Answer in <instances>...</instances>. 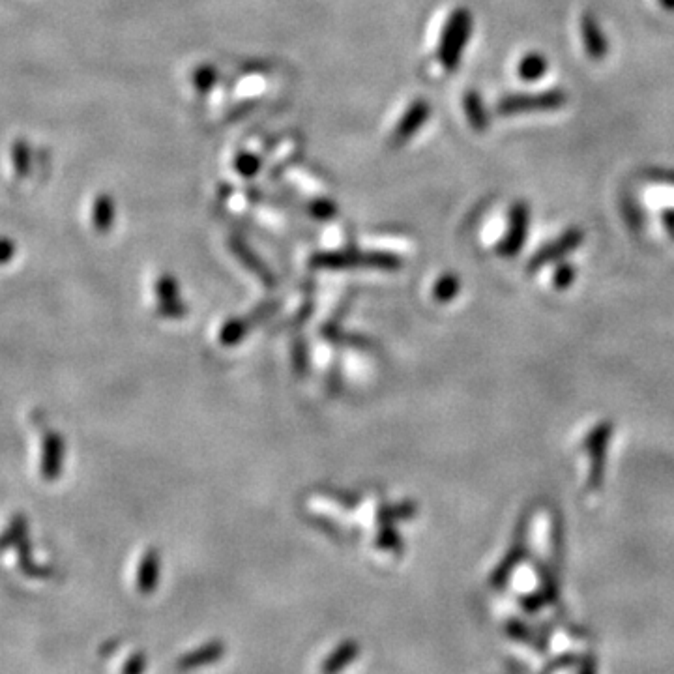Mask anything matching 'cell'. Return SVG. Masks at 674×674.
I'll return each mask as SVG.
<instances>
[{
  "instance_id": "obj_1",
  "label": "cell",
  "mask_w": 674,
  "mask_h": 674,
  "mask_svg": "<svg viewBox=\"0 0 674 674\" xmlns=\"http://www.w3.org/2000/svg\"><path fill=\"white\" fill-rule=\"evenodd\" d=\"M472 27H474V21L467 8H457L448 17L439 45V60L444 70L454 72L461 64L463 51L467 49L470 36H472Z\"/></svg>"
},
{
  "instance_id": "obj_2",
  "label": "cell",
  "mask_w": 674,
  "mask_h": 674,
  "mask_svg": "<svg viewBox=\"0 0 674 674\" xmlns=\"http://www.w3.org/2000/svg\"><path fill=\"white\" fill-rule=\"evenodd\" d=\"M568 94L562 88H551L540 94H510L497 103V113L504 117L523 113H547L566 107Z\"/></svg>"
},
{
  "instance_id": "obj_3",
  "label": "cell",
  "mask_w": 674,
  "mask_h": 674,
  "mask_svg": "<svg viewBox=\"0 0 674 674\" xmlns=\"http://www.w3.org/2000/svg\"><path fill=\"white\" fill-rule=\"evenodd\" d=\"M613 435V424L603 422L596 425L585 440L588 457H590V472H588V491H598L603 484V472H605V459H607V444Z\"/></svg>"
},
{
  "instance_id": "obj_4",
  "label": "cell",
  "mask_w": 674,
  "mask_h": 674,
  "mask_svg": "<svg viewBox=\"0 0 674 674\" xmlns=\"http://www.w3.org/2000/svg\"><path fill=\"white\" fill-rule=\"evenodd\" d=\"M583 240H585V235H583L581 229H577V227L568 229L566 233H562V235L558 236L557 240L545 244L542 250L536 251V253L532 255V259L528 261V272L534 274V272H538L543 266L557 263L560 259H564V257L570 255L573 250H577V248L583 244Z\"/></svg>"
},
{
  "instance_id": "obj_5",
  "label": "cell",
  "mask_w": 674,
  "mask_h": 674,
  "mask_svg": "<svg viewBox=\"0 0 674 674\" xmlns=\"http://www.w3.org/2000/svg\"><path fill=\"white\" fill-rule=\"evenodd\" d=\"M528 225H530V208L527 203H515L510 208L508 231L500 242L499 253L502 257H515L523 250L527 242Z\"/></svg>"
},
{
  "instance_id": "obj_6",
  "label": "cell",
  "mask_w": 674,
  "mask_h": 674,
  "mask_svg": "<svg viewBox=\"0 0 674 674\" xmlns=\"http://www.w3.org/2000/svg\"><path fill=\"white\" fill-rule=\"evenodd\" d=\"M527 534H528V515H525L519 525H517V530H515V538H513L512 549L506 553L504 560L500 562L497 566V570L491 575V581L489 585L493 588L506 587L510 575H512L513 570L521 564V560L527 555Z\"/></svg>"
},
{
  "instance_id": "obj_7",
  "label": "cell",
  "mask_w": 674,
  "mask_h": 674,
  "mask_svg": "<svg viewBox=\"0 0 674 674\" xmlns=\"http://www.w3.org/2000/svg\"><path fill=\"white\" fill-rule=\"evenodd\" d=\"M66 459V442L59 431H47L42 439L40 474L45 482H55L62 476Z\"/></svg>"
},
{
  "instance_id": "obj_8",
  "label": "cell",
  "mask_w": 674,
  "mask_h": 674,
  "mask_svg": "<svg viewBox=\"0 0 674 674\" xmlns=\"http://www.w3.org/2000/svg\"><path fill=\"white\" fill-rule=\"evenodd\" d=\"M431 117V103L420 98L411 103L407 113L401 117L394 132V147L409 143L416 133L420 132Z\"/></svg>"
},
{
  "instance_id": "obj_9",
  "label": "cell",
  "mask_w": 674,
  "mask_h": 674,
  "mask_svg": "<svg viewBox=\"0 0 674 674\" xmlns=\"http://www.w3.org/2000/svg\"><path fill=\"white\" fill-rule=\"evenodd\" d=\"M581 36H583L585 49H587V55L590 59L600 62L607 57L609 42H607L603 30H601L598 19L590 12L583 14V17H581Z\"/></svg>"
},
{
  "instance_id": "obj_10",
  "label": "cell",
  "mask_w": 674,
  "mask_h": 674,
  "mask_svg": "<svg viewBox=\"0 0 674 674\" xmlns=\"http://www.w3.org/2000/svg\"><path fill=\"white\" fill-rule=\"evenodd\" d=\"M156 294H158V300H160V313H162L163 317H173V319L184 317L186 308L178 300V285H176L173 276L165 274V276L158 279Z\"/></svg>"
},
{
  "instance_id": "obj_11",
  "label": "cell",
  "mask_w": 674,
  "mask_h": 674,
  "mask_svg": "<svg viewBox=\"0 0 674 674\" xmlns=\"http://www.w3.org/2000/svg\"><path fill=\"white\" fill-rule=\"evenodd\" d=\"M311 264L315 268L324 270H343L352 266H364V253L362 251H332V253H317Z\"/></svg>"
},
{
  "instance_id": "obj_12",
  "label": "cell",
  "mask_w": 674,
  "mask_h": 674,
  "mask_svg": "<svg viewBox=\"0 0 674 674\" xmlns=\"http://www.w3.org/2000/svg\"><path fill=\"white\" fill-rule=\"evenodd\" d=\"M160 579V555L156 549H150L139 564L137 572V588L141 594H152L158 587Z\"/></svg>"
},
{
  "instance_id": "obj_13",
  "label": "cell",
  "mask_w": 674,
  "mask_h": 674,
  "mask_svg": "<svg viewBox=\"0 0 674 674\" xmlns=\"http://www.w3.org/2000/svg\"><path fill=\"white\" fill-rule=\"evenodd\" d=\"M15 549H17V564H19V570L23 575H27L30 579H45V577L53 575L51 566L38 564L32 557V542L29 538H25Z\"/></svg>"
},
{
  "instance_id": "obj_14",
  "label": "cell",
  "mask_w": 674,
  "mask_h": 674,
  "mask_svg": "<svg viewBox=\"0 0 674 674\" xmlns=\"http://www.w3.org/2000/svg\"><path fill=\"white\" fill-rule=\"evenodd\" d=\"M465 115L469 118V124L476 132H485L489 128V113L485 109L484 98L478 90H469L463 96Z\"/></svg>"
},
{
  "instance_id": "obj_15",
  "label": "cell",
  "mask_w": 674,
  "mask_h": 674,
  "mask_svg": "<svg viewBox=\"0 0 674 674\" xmlns=\"http://www.w3.org/2000/svg\"><path fill=\"white\" fill-rule=\"evenodd\" d=\"M29 538V519L23 513H15L8 527L0 534V553H6Z\"/></svg>"
},
{
  "instance_id": "obj_16",
  "label": "cell",
  "mask_w": 674,
  "mask_h": 674,
  "mask_svg": "<svg viewBox=\"0 0 674 674\" xmlns=\"http://www.w3.org/2000/svg\"><path fill=\"white\" fill-rule=\"evenodd\" d=\"M223 654H225V646L221 643H210V645L197 648V650L190 652L188 656H184L182 660L178 661V669L188 671V669H195V667H203V665L220 660Z\"/></svg>"
},
{
  "instance_id": "obj_17",
  "label": "cell",
  "mask_w": 674,
  "mask_h": 674,
  "mask_svg": "<svg viewBox=\"0 0 674 674\" xmlns=\"http://www.w3.org/2000/svg\"><path fill=\"white\" fill-rule=\"evenodd\" d=\"M231 248L235 251L236 257H238L242 263L246 264L251 272H255L259 278L263 279L268 287L274 285V278H272L270 270H266V266L259 261V257H257V255H255L242 240L233 238V240H231Z\"/></svg>"
},
{
  "instance_id": "obj_18",
  "label": "cell",
  "mask_w": 674,
  "mask_h": 674,
  "mask_svg": "<svg viewBox=\"0 0 674 674\" xmlns=\"http://www.w3.org/2000/svg\"><path fill=\"white\" fill-rule=\"evenodd\" d=\"M358 652H360V646L356 645L354 641H345L330 654V658L324 661L321 669L324 673H337V671L345 669L347 665H351L352 660L358 656Z\"/></svg>"
},
{
  "instance_id": "obj_19",
  "label": "cell",
  "mask_w": 674,
  "mask_h": 674,
  "mask_svg": "<svg viewBox=\"0 0 674 674\" xmlns=\"http://www.w3.org/2000/svg\"><path fill=\"white\" fill-rule=\"evenodd\" d=\"M547 70H549V62L542 53H528L517 66V74L527 83L540 81L543 75L547 74Z\"/></svg>"
},
{
  "instance_id": "obj_20",
  "label": "cell",
  "mask_w": 674,
  "mask_h": 674,
  "mask_svg": "<svg viewBox=\"0 0 674 674\" xmlns=\"http://www.w3.org/2000/svg\"><path fill=\"white\" fill-rule=\"evenodd\" d=\"M250 332V324L244 319H231L229 323L223 324L220 332V341L227 347H233L238 341H242L246 334Z\"/></svg>"
},
{
  "instance_id": "obj_21",
  "label": "cell",
  "mask_w": 674,
  "mask_h": 674,
  "mask_svg": "<svg viewBox=\"0 0 674 674\" xmlns=\"http://www.w3.org/2000/svg\"><path fill=\"white\" fill-rule=\"evenodd\" d=\"M461 289V281L455 276V274H446L437 281L435 289H433V296L435 300L440 302V304H446V302H452L457 293Z\"/></svg>"
},
{
  "instance_id": "obj_22",
  "label": "cell",
  "mask_w": 674,
  "mask_h": 674,
  "mask_svg": "<svg viewBox=\"0 0 674 674\" xmlns=\"http://www.w3.org/2000/svg\"><path fill=\"white\" fill-rule=\"evenodd\" d=\"M401 259L394 253L386 251H369L364 253V266L369 268H379V270H397L401 268Z\"/></svg>"
},
{
  "instance_id": "obj_23",
  "label": "cell",
  "mask_w": 674,
  "mask_h": 674,
  "mask_svg": "<svg viewBox=\"0 0 674 674\" xmlns=\"http://www.w3.org/2000/svg\"><path fill=\"white\" fill-rule=\"evenodd\" d=\"M414 513H416V506L412 502H401L396 506L382 508L379 512V521L382 525H394L399 519H411Z\"/></svg>"
},
{
  "instance_id": "obj_24",
  "label": "cell",
  "mask_w": 674,
  "mask_h": 674,
  "mask_svg": "<svg viewBox=\"0 0 674 674\" xmlns=\"http://www.w3.org/2000/svg\"><path fill=\"white\" fill-rule=\"evenodd\" d=\"M218 79H220L218 70L210 64H203L193 72V85L199 92H210L214 85L218 83Z\"/></svg>"
},
{
  "instance_id": "obj_25",
  "label": "cell",
  "mask_w": 674,
  "mask_h": 674,
  "mask_svg": "<svg viewBox=\"0 0 674 674\" xmlns=\"http://www.w3.org/2000/svg\"><path fill=\"white\" fill-rule=\"evenodd\" d=\"M113 210H115V208H113V203H111L109 197H102V199L98 201V205H96V214H94V221H96V227H98L100 231H109V229H111V225H113V216H115Z\"/></svg>"
},
{
  "instance_id": "obj_26",
  "label": "cell",
  "mask_w": 674,
  "mask_h": 674,
  "mask_svg": "<svg viewBox=\"0 0 674 674\" xmlns=\"http://www.w3.org/2000/svg\"><path fill=\"white\" fill-rule=\"evenodd\" d=\"M259 169H261V160L255 156V154H240L238 156V160H236V171L240 173V175L250 176L255 175V173H259Z\"/></svg>"
},
{
  "instance_id": "obj_27",
  "label": "cell",
  "mask_w": 674,
  "mask_h": 674,
  "mask_svg": "<svg viewBox=\"0 0 674 674\" xmlns=\"http://www.w3.org/2000/svg\"><path fill=\"white\" fill-rule=\"evenodd\" d=\"M573 279H575V266L568 263L560 264L557 268V272H555V276H553L555 289H558V291L568 289V287L572 285Z\"/></svg>"
},
{
  "instance_id": "obj_28",
  "label": "cell",
  "mask_w": 674,
  "mask_h": 674,
  "mask_svg": "<svg viewBox=\"0 0 674 674\" xmlns=\"http://www.w3.org/2000/svg\"><path fill=\"white\" fill-rule=\"evenodd\" d=\"M377 545L382 547V549H399L401 547V540H399V534H397L394 528L388 527L382 528L377 536Z\"/></svg>"
},
{
  "instance_id": "obj_29",
  "label": "cell",
  "mask_w": 674,
  "mask_h": 674,
  "mask_svg": "<svg viewBox=\"0 0 674 674\" xmlns=\"http://www.w3.org/2000/svg\"><path fill=\"white\" fill-rule=\"evenodd\" d=\"M309 214L315 216L317 220H330L336 216V206L330 201H315L309 206Z\"/></svg>"
},
{
  "instance_id": "obj_30",
  "label": "cell",
  "mask_w": 674,
  "mask_h": 674,
  "mask_svg": "<svg viewBox=\"0 0 674 674\" xmlns=\"http://www.w3.org/2000/svg\"><path fill=\"white\" fill-rule=\"evenodd\" d=\"M293 362L298 373H306V369H308V351H306V345H304L302 339L294 341Z\"/></svg>"
},
{
  "instance_id": "obj_31",
  "label": "cell",
  "mask_w": 674,
  "mask_h": 674,
  "mask_svg": "<svg viewBox=\"0 0 674 674\" xmlns=\"http://www.w3.org/2000/svg\"><path fill=\"white\" fill-rule=\"evenodd\" d=\"M145 665H147L145 656H143V654H135V656H132V658L128 660V663L122 667V671H124V673L139 674L145 669Z\"/></svg>"
},
{
  "instance_id": "obj_32",
  "label": "cell",
  "mask_w": 674,
  "mask_h": 674,
  "mask_svg": "<svg viewBox=\"0 0 674 674\" xmlns=\"http://www.w3.org/2000/svg\"><path fill=\"white\" fill-rule=\"evenodd\" d=\"M661 6L665 8V10H669V12H674V0H660Z\"/></svg>"
}]
</instances>
